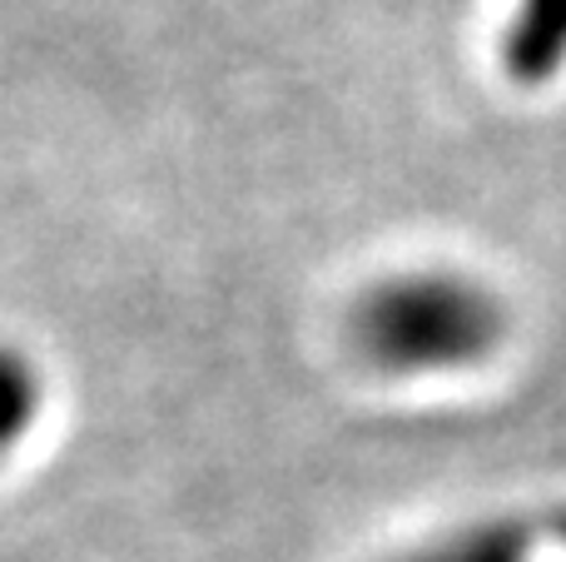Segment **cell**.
<instances>
[{
    "label": "cell",
    "instance_id": "obj_1",
    "mask_svg": "<svg viewBox=\"0 0 566 562\" xmlns=\"http://www.w3.org/2000/svg\"><path fill=\"white\" fill-rule=\"evenodd\" d=\"M507 334L497 294L468 274L418 269L392 274L358 299L353 344L382 374H452L472 368Z\"/></svg>",
    "mask_w": 566,
    "mask_h": 562
},
{
    "label": "cell",
    "instance_id": "obj_2",
    "mask_svg": "<svg viewBox=\"0 0 566 562\" xmlns=\"http://www.w3.org/2000/svg\"><path fill=\"white\" fill-rule=\"evenodd\" d=\"M502 60L522 85H542L557 75L566 65V0H517Z\"/></svg>",
    "mask_w": 566,
    "mask_h": 562
},
{
    "label": "cell",
    "instance_id": "obj_3",
    "mask_svg": "<svg viewBox=\"0 0 566 562\" xmlns=\"http://www.w3.org/2000/svg\"><path fill=\"white\" fill-rule=\"evenodd\" d=\"M398 562H527V533L512 523H482L462 528L452 538H438V543L418 548V553Z\"/></svg>",
    "mask_w": 566,
    "mask_h": 562
},
{
    "label": "cell",
    "instance_id": "obj_4",
    "mask_svg": "<svg viewBox=\"0 0 566 562\" xmlns=\"http://www.w3.org/2000/svg\"><path fill=\"white\" fill-rule=\"evenodd\" d=\"M40 414V374L20 348L0 344V458L30 434Z\"/></svg>",
    "mask_w": 566,
    "mask_h": 562
}]
</instances>
